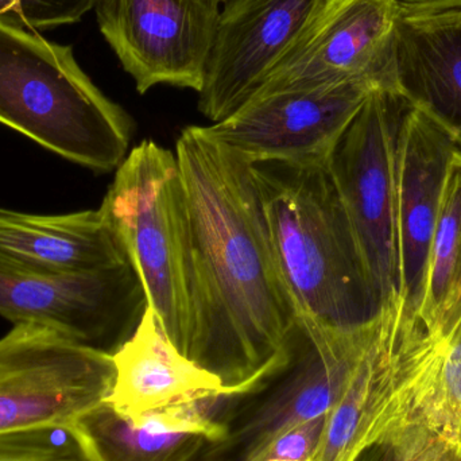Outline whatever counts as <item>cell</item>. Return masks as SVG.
Returning a JSON list of instances; mask_svg holds the SVG:
<instances>
[{"label": "cell", "mask_w": 461, "mask_h": 461, "mask_svg": "<svg viewBox=\"0 0 461 461\" xmlns=\"http://www.w3.org/2000/svg\"><path fill=\"white\" fill-rule=\"evenodd\" d=\"M0 461H91L69 429L0 435Z\"/></svg>", "instance_id": "cell-22"}, {"label": "cell", "mask_w": 461, "mask_h": 461, "mask_svg": "<svg viewBox=\"0 0 461 461\" xmlns=\"http://www.w3.org/2000/svg\"><path fill=\"white\" fill-rule=\"evenodd\" d=\"M96 0H0V23L16 29H50L80 21Z\"/></svg>", "instance_id": "cell-23"}, {"label": "cell", "mask_w": 461, "mask_h": 461, "mask_svg": "<svg viewBox=\"0 0 461 461\" xmlns=\"http://www.w3.org/2000/svg\"><path fill=\"white\" fill-rule=\"evenodd\" d=\"M0 259L49 276L94 273L130 262L100 208L67 215L0 208Z\"/></svg>", "instance_id": "cell-17"}, {"label": "cell", "mask_w": 461, "mask_h": 461, "mask_svg": "<svg viewBox=\"0 0 461 461\" xmlns=\"http://www.w3.org/2000/svg\"><path fill=\"white\" fill-rule=\"evenodd\" d=\"M145 287L130 262L78 276H49L0 259V316L38 324L113 355L148 308Z\"/></svg>", "instance_id": "cell-8"}, {"label": "cell", "mask_w": 461, "mask_h": 461, "mask_svg": "<svg viewBox=\"0 0 461 461\" xmlns=\"http://www.w3.org/2000/svg\"><path fill=\"white\" fill-rule=\"evenodd\" d=\"M438 333L444 340H461V290L441 320Z\"/></svg>", "instance_id": "cell-25"}, {"label": "cell", "mask_w": 461, "mask_h": 461, "mask_svg": "<svg viewBox=\"0 0 461 461\" xmlns=\"http://www.w3.org/2000/svg\"><path fill=\"white\" fill-rule=\"evenodd\" d=\"M189 219L185 357L236 398L289 370L300 322L282 281L252 164L186 127L177 140Z\"/></svg>", "instance_id": "cell-1"}, {"label": "cell", "mask_w": 461, "mask_h": 461, "mask_svg": "<svg viewBox=\"0 0 461 461\" xmlns=\"http://www.w3.org/2000/svg\"><path fill=\"white\" fill-rule=\"evenodd\" d=\"M325 421L327 417H320L290 428L239 461H313L321 443Z\"/></svg>", "instance_id": "cell-24"}, {"label": "cell", "mask_w": 461, "mask_h": 461, "mask_svg": "<svg viewBox=\"0 0 461 461\" xmlns=\"http://www.w3.org/2000/svg\"><path fill=\"white\" fill-rule=\"evenodd\" d=\"M113 355L53 328L15 324L0 338V435L68 429L110 397Z\"/></svg>", "instance_id": "cell-5"}, {"label": "cell", "mask_w": 461, "mask_h": 461, "mask_svg": "<svg viewBox=\"0 0 461 461\" xmlns=\"http://www.w3.org/2000/svg\"><path fill=\"white\" fill-rule=\"evenodd\" d=\"M408 105L392 89L371 92L328 158L381 305L400 293L395 162L401 119Z\"/></svg>", "instance_id": "cell-6"}, {"label": "cell", "mask_w": 461, "mask_h": 461, "mask_svg": "<svg viewBox=\"0 0 461 461\" xmlns=\"http://www.w3.org/2000/svg\"><path fill=\"white\" fill-rule=\"evenodd\" d=\"M411 416L461 457V340L436 336L414 375Z\"/></svg>", "instance_id": "cell-19"}, {"label": "cell", "mask_w": 461, "mask_h": 461, "mask_svg": "<svg viewBox=\"0 0 461 461\" xmlns=\"http://www.w3.org/2000/svg\"><path fill=\"white\" fill-rule=\"evenodd\" d=\"M400 2L322 0L254 96L347 83L394 91L390 56Z\"/></svg>", "instance_id": "cell-9"}, {"label": "cell", "mask_w": 461, "mask_h": 461, "mask_svg": "<svg viewBox=\"0 0 461 461\" xmlns=\"http://www.w3.org/2000/svg\"><path fill=\"white\" fill-rule=\"evenodd\" d=\"M457 150L454 138L432 116L408 105L395 162L398 292L419 313L447 170Z\"/></svg>", "instance_id": "cell-14"}, {"label": "cell", "mask_w": 461, "mask_h": 461, "mask_svg": "<svg viewBox=\"0 0 461 461\" xmlns=\"http://www.w3.org/2000/svg\"><path fill=\"white\" fill-rule=\"evenodd\" d=\"M68 429L91 461H194L210 441L132 424L107 400L78 417Z\"/></svg>", "instance_id": "cell-18"}, {"label": "cell", "mask_w": 461, "mask_h": 461, "mask_svg": "<svg viewBox=\"0 0 461 461\" xmlns=\"http://www.w3.org/2000/svg\"><path fill=\"white\" fill-rule=\"evenodd\" d=\"M390 59L393 89L461 151V0H401Z\"/></svg>", "instance_id": "cell-15"}, {"label": "cell", "mask_w": 461, "mask_h": 461, "mask_svg": "<svg viewBox=\"0 0 461 461\" xmlns=\"http://www.w3.org/2000/svg\"><path fill=\"white\" fill-rule=\"evenodd\" d=\"M282 281L301 327L349 330L382 305L327 161L251 162Z\"/></svg>", "instance_id": "cell-2"}, {"label": "cell", "mask_w": 461, "mask_h": 461, "mask_svg": "<svg viewBox=\"0 0 461 461\" xmlns=\"http://www.w3.org/2000/svg\"><path fill=\"white\" fill-rule=\"evenodd\" d=\"M97 24L140 95L167 84L204 86L221 3L215 0H96Z\"/></svg>", "instance_id": "cell-10"}, {"label": "cell", "mask_w": 461, "mask_h": 461, "mask_svg": "<svg viewBox=\"0 0 461 461\" xmlns=\"http://www.w3.org/2000/svg\"><path fill=\"white\" fill-rule=\"evenodd\" d=\"M322 0H221L199 110L213 123L249 102Z\"/></svg>", "instance_id": "cell-12"}, {"label": "cell", "mask_w": 461, "mask_h": 461, "mask_svg": "<svg viewBox=\"0 0 461 461\" xmlns=\"http://www.w3.org/2000/svg\"><path fill=\"white\" fill-rule=\"evenodd\" d=\"M215 2L221 3V0H215Z\"/></svg>", "instance_id": "cell-27"}, {"label": "cell", "mask_w": 461, "mask_h": 461, "mask_svg": "<svg viewBox=\"0 0 461 461\" xmlns=\"http://www.w3.org/2000/svg\"><path fill=\"white\" fill-rule=\"evenodd\" d=\"M354 461H461L435 433L408 416L395 422Z\"/></svg>", "instance_id": "cell-21"}, {"label": "cell", "mask_w": 461, "mask_h": 461, "mask_svg": "<svg viewBox=\"0 0 461 461\" xmlns=\"http://www.w3.org/2000/svg\"><path fill=\"white\" fill-rule=\"evenodd\" d=\"M376 317L349 330L301 327L286 378L246 421L233 432L230 430L227 440L219 446L221 449L239 448L243 459L278 433L327 417L348 386L373 339Z\"/></svg>", "instance_id": "cell-13"}, {"label": "cell", "mask_w": 461, "mask_h": 461, "mask_svg": "<svg viewBox=\"0 0 461 461\" xmlns=\"http://www.w3.org/2000/svg\"><path fill=\"white\" fill-rule=\"evenodd\" d=\"M461 290V151L449 162L438 208L421 314L438 333L441 320Z\"/></svg>", "instance_id": "cell-20"}, {"label": "cell", "mask_w": 461, "mask_h": 461, "mask_svg": "<svg viewBox=\"0 0 461 461\" xmlns=\"http://www.w3.org/2000/svg\"><path fill=\"white\" fill-rule=\"evenodd\" d=\"M267 461H290V460H267Z\"/></svg>", "instance_id": "cell-26"}, {"label": "cell", "mask_w": 461, "mask_h": 461, "mask_svg": "<svg viewBox=\"0 0 461 461\" xmlns=\"http://www.w3.org/2000/svg\"><path fill=\"white\" fill-rule=\"evenodd\" d=\"M375 89L367 83H347L260 95L204 129L249 162L327 161Z\"/></svg>", "instance_id": "cell-11"}, {"label": "cell", "mask_w": 461, "mask_h": 461, "mask_svg": "<svg viewBox=\"0 0 461 461\" xmlns=\"http://www.w3.org/2000/svg\"><path fill=\"white\" fill-rule=\"evenodd\" d=\"M100 210L145 287L150 308L185 354L191 332L189 219L177 156L143 140L123 159Z\"/></svg>", "instance_id": "cell-4"}, {"label": "cell", "mask_w": 461, "mask_h": 461, "mask_svg": "<svg viewBox=\"0 0 461 461\" xmlns=\"http://www.w3.org/2000/svg\"><path fill=\"white\" fill-rule=\"evenodd\" d=\"M438 332L397 293L382 305L375 332L325 421L313 461H354L411 416L414 375Z\"/></svg>", "instance_id": "cell-7"}, {"label": "cell", "mask_w": 461, "mask_h": 461, "mask_svg": "<svg viewBox=\"0 0 461 461\" xmlns=\"http://www.w3.org/2000/svg\"><path fill=\"white\" fill-rule=\"evenodd\" d=\"M0 123L96 172L126 158L132 122L78 67L72 46L0 23Z\"/></svg>", "instance_id": "cell-3"}, {"label": "cell", "mask_w": 461, "mask_h": 461, "mask_svg": "<svg viewBox=\"0 0 461 461\" xmlns=\"http://www.w3.org/2000/svg\"><path fill=\"white\" fill-rule=\"evenodd\" d=\"M113 360L115 379L107 401L129 421L207 395L233 397L218 375L175 346L161 317L149 305L134 335L113 355Z\"/></svg>", "instance_id": "cell-16"}]
</instances>
